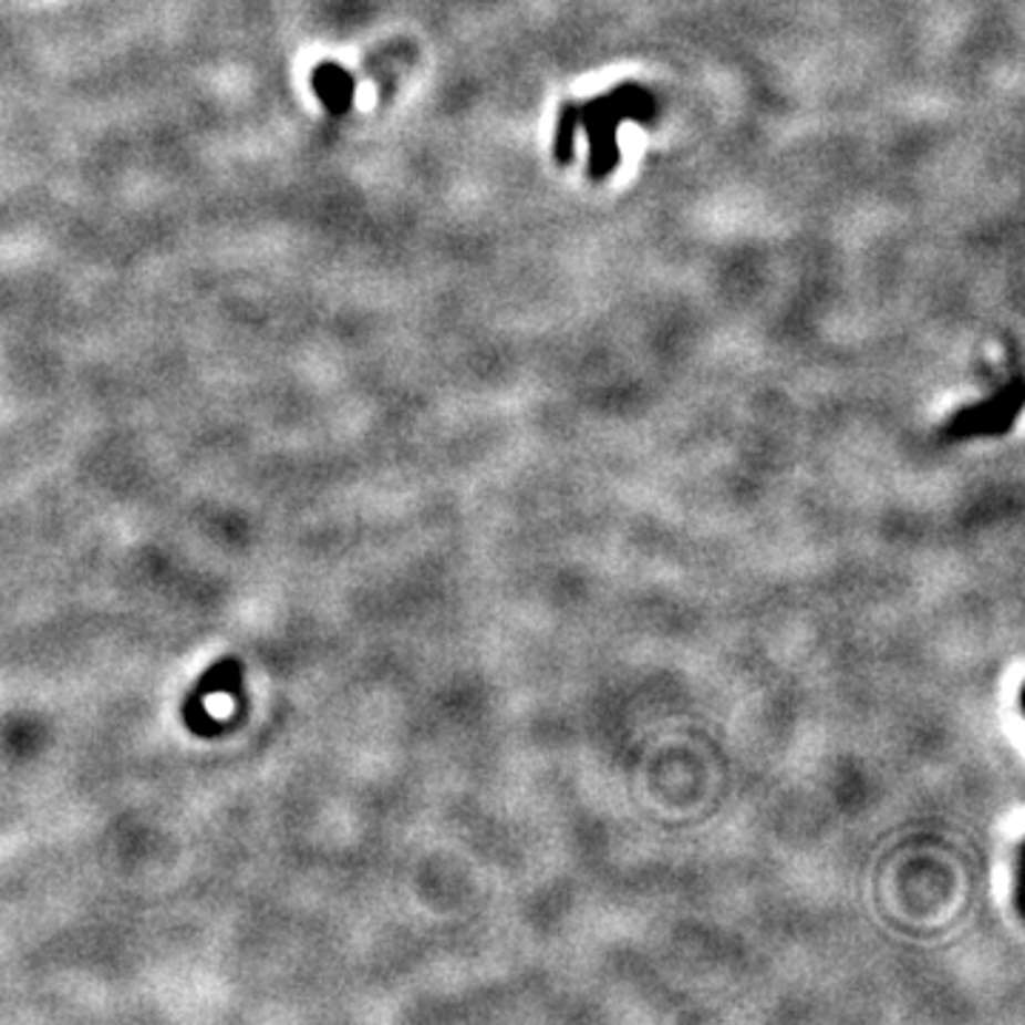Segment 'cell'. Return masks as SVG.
Wrapping results in <instances>:
<instances>
[{
    "mask_svg": "<svg viewBox=\"0 0 1025 1025\" xmlns=\"http://www.w3.org/2000/svg\"><path fill=\"white\" fill-rule=\"evenodd\" d=\"M242 681V666L237 659H220L211 670L200 675L197 686L191 690V695L183 704V721L188 724L194 735H211V718L206 713V698H214V695H234L240 690Z\"/></svg>",
    "mask_w": 1025,
    "mask_h": 1025,
    "instance_id": "1",
    "label": "cell"
},
{
    "mask_svg": "<svg viewBox=\"0 0 1025 1025\" xmlns=\"http://www.w3.org/2000/svg\"><path fill=\"white\" fill-rule=\"evenodd\" d=\"M313 86H317V94H320V101L325 103L328 112L342 114L348 106H351L353 83L340 66L325 63V66L317 69V74H313Z\"/></svg>",
    "mask_w": 1025,
    "mask_h": 1025,
    "instance_id": "2",
    "label": "cell"
}]
</instances>
